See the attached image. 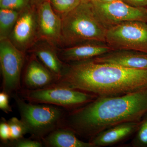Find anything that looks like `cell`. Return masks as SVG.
Wrapping results in <instances>:
<instances>
[{"label":"cell","instance_id":"obj_29","mask_svg":"<svg viewBox=\"0 0 147 147\" xmlns=\"http://www.w3.org/2000/svg\"></svg>","mask_w":147,"mask_h":147},{"label":"cell","instance_id":"obj_12","mask_svg":"<svg viewBox=\"0 0 147 147\" xmlns=\"http://www.w3.org/2000/svg\"><path fill=\"white\" fill-rule=\"evenodd\" d=\"M99 63H108L125 68L147 69V53L126 50H114L92 59Z\"/></svg>","mask_w":147,"mask_h":147},{"label":"cell","instance_id":"obj_15","mask_svg":"<svg viewBox=\"0 0 147 147\" xmlns=\"http://www.w3.org/2000/svg\"><path fill=\"white\" fill-rule=\"evenodd\" d=\"M42 142L47 147H94L90 142L79 139L72 129L63 125L50 132Z\"/></svg>","mask_w":147,"mask_h":147},{"label":"cell","instance_id":"obj_3","mask_svg":"<svg viewBox=\"0 0 147 147\" xmlns=\"http://www.w3.org/2000/svg\"><path fill=\"white\" fill-rule=\"evenodd\" d=\"M106 30L90 1H82L62 18V40L67 45L105 43Z\"/></svg>","mask_w":147,"mask_h":147},{"label":"cell","instance_id":"obj_22","mask_svg":"<svg viewBox=\"0 0 147 147\" xmlns=\"http://www.w3.org/2000/svg\"><path fill=\"white\" fill-rule=\"evenodd\" d=\"M30 0H1L0 1L1 9L14 10H24L29 7Z\"/></svg>","mask_w":147,"mask_h":147},{"label":"cell","instance_id":"obj_7","mask_svg":"<svg viewBox=\"0 0 147 147\" xmlns=\"http://www.w3.org/2000/svg\"><path fill=\"white\" fill-rule=\"evenodd\" d=\"M24 53L7 38L1 40L0 64L2 91L11 96L22 89L21 74L25 62Z\"/></svg>","mask_w":147,"mask_h":147},{"label":"cell","instance_id":"obj_28","mask_svg":"<svg viewBox=\"0 0 147 147\" xmlns=\"http://www.w3.org/2000/svg\"><path fill=\"white\" fill-rule=\"evenodd\" d=\"M83 1H90V0H83Z\"/></svg>","mask_w":147,"mask_h":147},{"label":"cell","instance_id":"obj_10","mask_svg":"<svg viewBox=\"0 0 147 147\" xmlns=\"http://www.w3.org/2000/svg\"><path fill=\"white\" fill-rule=\"evenodd\" d=\"M36 55L31 57L23 76L22 89L36 90L56 83L57 78L38 60Z\"/></svg>","mask_w":147,"mask_h":147},{"label":"cell","instance_id":"obj_1","mask_svg":"<svg viewBox=\"0 0 147 147\" xmlns=\"http://www.w3.org/2000/svg\"><path fill=\"white\" fill-rule=\"evenodd\" d=\"M147 112V88L118 96H98L81 108L68 111L62 125L89 142L119 124L140 121Z\"/></svg>","mask_w":147,"mask_h":147},{"label":"cell","instance_id":"obj_6","mask_svg":"<svg viewBox=\"0 0 147 147\" xmlns=\"http://www.w3.org/2000/svg\"><path fill=\"white\" fill-rule=\"evenodd\" d=\"M105 43L115 50L147 53V23L124 22L107 29Z\"/></svg>","mask_w":147,"mask_h":147},{"label":"cell","instance_id":"obj_16","mask_svg":"<svg viewBox=\"0 0 147 147\" xmlns=\"http://www.w3.org/2000/svg\"><path fill=\"white\" fill-rule=\"evenodd\" d=\"M43 64L57 78L60 77L65 63L61 60L54 50L49 48H40L35 52Z\"/></svg>","mask_w":147,"mask_h":147},{"label":"cell","instance_id":"obj_8","mask_svg":"<svg viewBox=\"0 0 147 147\" xmlns=\"http://www.w3.org/2000/svg\"><path fill=\"white\" fill-rule=\"evenodd\" d=\"M96 14L106 28L131 21L147 23V8L135 7L122 0L105 2L90 0Z\"/></svg>","mask_w":147,"mask_h":147},{"label":"cell","instance_id":"obj_27","mask_svg":"<svg viewBox=\"0 0 147 147\" xmlns=\"http://www.w3.org/2000/svg\"><path fill=\"white\" fill-rule=\"evenodd\" d=\"M102 2H110L114 1H117V0H99Z\"/></svg>","mask_w":147,"mask_h":147},{"label":"cell","instance_id":"obj_24","mask_svg":"<svg viewBox=\"0 0 147 147\" xmlns=\"http://www.w3.org/2000/svg\"><path fill=\"white\" fill-rule=\"evenodd\" d=\"M9 96L10 95L5 92L0 93V109L6 114L12 112V108L9 104Z\"/></svg>","mask_w":147,"mask_h":147},{"label":"cell","instance_id":"obj_14","mask_svg":"<svg viewBox=\"0 0 147 147\" xmlns=\"http://www.w3.org/2000/svg\"><path fill=\"white\" fill-rule=\"evenodd\" d=\"M36 19L32 8L24 9L16 21L12 32V39L16 45L25 46L31 41L34 35Z\"/></svg>","mask_w":147,"mask_h":147},{"label":"cell","instance_id":"obj_23","mask_svg":"<svg viewBox=\"0 0 147 147\" xmlns=\"http://www.w3.org/2000/svg\"><path fill=\"white\" fill-rule=\"evenodd\" d=\"M0 139L2 145L6 144L11 139L10 127L8 121L2 117L0 123Z\"/></svg>","mask_w":147,"mask_h":147},{"label":"cell","instance_id":"obj_20","mask_svg":"<svg viewBox=\"0 0 147 147\" xmlns=\"http://www.w3.org/2000/svg\"><path fill=\"white\" fill-rule=\"evenodd\" d=\"M7 121L10 129V141L20 139L24 137L25 134L28 133V128L21 119L13 117Z\"/></svg>","mask_w":147,"mask_h":147},{"label":"cell","instance_id":"obj_25","mask_svg":"<svg viewBox=\"0 0 147 147\" xmlns=\"http://www.w3.org/2000/svg\"><path fill=\"white\" fill-rule=\"evenodd\" d=\"M129 5L135 7H147V0H122Z\"/></svg>","mask_w":147,"mask_h":147},{"label":"cell","instance_id":"obj_13","mask_svg":"<svg viewBox=\"0 0 147 147\" xmlns=\"http://www.w3.org/2000/svg\"><path fill=\"white\" fill-rule=\"evenodd\" d=\"M114 50L106 43L88 42L64 49L59 57L66 63L74 62L94 59Z\"/></svg>","mask_w":147,"mask_h":147},{"label":"cell","instance_id":"obj_11","mask_svg":"<svg viewBox=\"0 0 147 147\" xmlns=\"http://www.w3.org/2000/svg\"><path fill=\"white\" fill-rule=\"evenodd\" d=\"M129 121L119 124L103 130L89 141L94 147L110 146L125 141L134 136L140 123Z\"/></svg>","mask_w":147,"mask_h":147},{"label":"cell","instance_id":"obj_2","mask_svg":"<svg viewBox=\"0 0 147 147\" xmlns=\"http://www.w3.org/2000/svg\"><path fill=\"white\" fill-rule=\"evenodd\" d=\"M55 84L98 96H118L147 88V69L99 63L92 59L66 63Z\"/></svg>","mask_w":147,"mask_h":147},{"label":"cell","instance_id":"obj_17","mask_svg":"<svg viewBox=\"0 0 147 147\" xmlns=\"http://www.w3.org/2000/svg\"><path fill=\"white\" fill-rule=\"evenodd\" d=\"M18 11L1 9L0 34L1 40L7 38L11 29L14 27L19 16Z\"/></svg>","mask_w":147,"mask_h":147},{"label":"cell","instance_id":"obj_21","mask_svg":"<svg viewBox=\"0 0 147 147\" xmlns=\"http://www.w3.org/2000/svg\"><path fill=\"white\" fill-rule=\"evenodd\" d=\"M1 146L10 147H42L44 146L42 141L30 138L22 137L17 140L9 141Z\"/></svg>","mask_w":147,"mask_h":147},{"label":"cell","instance_id":"obj_9","mask_svg":"<svg viewBox=\"0 0 147 147\" xmlns=\"http://www.w3.org/2000/svg\"><path fill=\"white\" fill-rule=\"evenodd\" d=\"M38 10L40 36L51 42L62 40V19L54 12L49 0L40 5Z\"/></svg>","mask_w":147,"mask_h":147},{"label":"cell","instance_id":"obj_18","mask_svg":"<svg viewBox=\"0 0 147 147\" xmlns=\"http://www.w3.org/2000/svg\"><path fill=\"white\" fill-rule=\"evenodd\" d=\"M129 144L132 147H147V112L143 116L136 133Z\"/></svg>","mask_w":147,"mask_h":147},{"label":"cell","instance_id":"obj_19","mask_svg":"<svg viewBox=\"0 0 147 147\" xmlns=\"http://www.w3.org/2000/svg\"><path fill=\"white\" fill-rule=\"evenodd\" d=\"M83 0H49L53 8L63 17L76 8Z\"/></svg>","mask_w":147,"mask_h":147},{"label":"cell","instance_id":"obj_5","mask_svg":"<svg viewBox=\"0 0 147 147\" xmlns=\"http://www.w3.org/2000/svg\"><path fill=\"white\" fill-rule=\"evenodd\" d=\"M18 93L28 102L54 105L67 111L81 108L98 97L88 92L57 84L38 89H21Z\"/></svg>","mask_w":147,"mask_h":147},{"label":"cell","instance_id":"obj_4","mask_svg":"<svg viewBox=\"0 0 147 147\" xmlns=\"http://www.w3.org/2000/svg\"><path fill=\"white\" fill-rule=\"evenodd\" d=\"M11 96L15 100L21 119L28 128L30 137L42 142L50 132L62 125L68 112L54 105L28 102L18 93Z\"/></svg>","mask_w":147,"mask_h":147},{"label":"cell","instance_id":"obj_26","mask_svg":"<svg viewBox=\"0 0 147 147\" xmlns=\"http://www.w3.org/2000/svg\"><path fill=\"white\" fill-rule=\"evenodd\" d=\"M47 1L48 0H30V3L32 6L38 7L42 3Z\"/></svg>","mask_w":147,"mask_h":147}]
</instances>
